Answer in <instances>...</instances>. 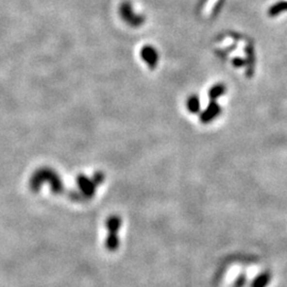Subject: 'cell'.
Returning <instances> with one entry per match:
<instances>
[{
    "label": "cell",
    "instance_id": "cell-11",
    "mask_svg": "<svg viewBox=\"0 0 287 287\" xmlns=\"http://www.w3.org/2000/svg\"><path fill=\"white\" fill-rule=\"evenodd\" d=\"M232 64H233L235 67H242V66H245L247 64V62L246 60L241 58H234L232 60Z\"/></svg>",
    "mask_w": 287,
    "mask_h": 287
},
{
    "label": "cell",
    "instance_id": "cell-2",
    "mask_svg": "<svg viewBox=\"0 0 287 287\" xmlns=\"http://www.w3.org/2000/svg\"><path fill=\"white\" fill-rule=\"evenodd\" d=\"M119 15L132 28H140L146 21V16L136 13L133 5L129 1H124L119 5Z\"/></svg>",
    "mask_w": 287,
    "mask_h": 287
},
{
    "label": "cell",
    "instance_id": "cell-6",
    "mask_svg": "<svg viewBox=\"0 0 287 287\" xmlns=\"http://www.w3.org/2000/svg\"><path fill=\"white\" fill-rule=\"evenodd\" d=\"M220 111H222V108H220L219 104L216 101H212L201 113L200 120L203 124L211 123L212 120H214L220 114Z\"/></svg>",
    "mask_w": 287,
    "mask_h": 287
},
{
    "label": "cell",
    "instance_id": "cell-3",
    "mask_svg": "<svg viewBox=\"0 0 287 287\" xmlns=\"http://www.w3.org/2000/svg\"><path fill=\"white\" fill-rule=\"evenodd\" d=\"M106 225L109 231V236L106 241V247L109 251H115L119 247L118 231L121 227V218L117 215H112L107 219Z\"/></svg>",
    "mask_w": 287,
    "mask_h": 287
},
{
    "label": "cell",
    "instance_id": "cell-7",
    "mask_svg": "<svg viewBox=\"0 0 287 287\" xmlns=\"http://www.w3.org/2000/svg\"><path fill=\"white\" fill-rule=\"evenodd\" d=\"M225 91H227V87L223 83H217L208 90V97L212 101H216V99L224 95Z\"/></svg>",
    "mask_w": 287,
    "mask_h": 287
},
{
    "label": "cell",
    "instance_id": "cell-1",
    "mask_svg": "<svg viewBox=\"0 0 287 287\" xmlns=\"http://www.w3.org/2000/svg\"><path fill=\"white\" fill-rule=\"evenodd\" d=\"M45 183L49 184L53 194H61V192L64 191V185L62 180H61V176L56 170L52 168H38L36 172L31 175L29 185L31 191H38Z\"/></svg>",
    "mask_w": 287,
    "mask_h": 287
},
{
    "label": "cell",
    "instance_id": "cell-9",
    "mask_svg": "<svg viewBox=\"0 0 287 287\" xmlns=\"http://www.w3.org/2000/svg\"><path fill=\"white\" fill-rule=\"evenodd\" d=\"M187 109L191 113H198L200 111V99L196 95L191 96L187 99Z\"/></svg>",
    "mask_w": 287,
    "mask_h": 287
},
{
    "label": "cell",
    "instance_id": "cell-4",
    "mask_svg": "<svg viewBox=\"0 0 287 287\" xmlns=\"http://www.w3.org/2000/svg\"><path fill=\"white\" fill-rule=\"evenodd\" d=\"M77 183H78L80 192L79 194H75L73 197V199L77 201L90 199V198H92L94 194H95L96 189L98 186L94 178L91 179L86 175H79L78 179H77Z\"/></svg>",
    "mask_w": 287,
    "mask_h": 287
},
{
    "label": "cell",
    "instance_id": "cell-10",
    "mask_svg": "<svg viewBox=\"0 0 287 287\" xmlns=\"http://www.w3.org/2000/svg\"><path fill=\"white\" fill-rule=\"evenodd\" d=\"M270 281L269 273H262L253 281L251 287H266Z\"/></svg>",
    "mask_w": 287,
    "mask_h": 287
},
{
    "label": "cell",
    "instance_id": "cell-8",
    "mask_svg": "<svg viewBox=\"0 0 287 287\" xmlns=\"http://www.w3.org/2000/svg\"><path fill=\"white\" fill-rule=\"evenodd\" d=\"M287 11V0H282V1L275 2L271 7L268 9V15L270 17H275L280 14H282Z\"/></svg>",
    "mask_w": 287,
    "mask_h": 287
},
{
    "label": "cell",
    "instance_id": "cell-5",
    "mask_svg": "<svg viewBox=\"0 0 287 287\" xmlns=\"http://www.w3.org/2000/svg\"><path fill=\"white\" fill-rule=\"evenodd\" d=\"M141 58L145 62L150 69H154L157 67L159 60V54L158 50L153 46L146 45L141 49Z\"/></svg>",
    "mask_w": 287,
    "mask_h": 287
}]
</instances>
